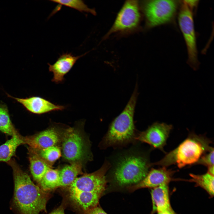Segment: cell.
I'll list each match as a JSON object with an SVG mask.
<instances>
[{"label":"cell","instance_id":"1","mask_svg":"<svg viewBox=\"0 0 214 214\" xmlns=\"http://www.w3.org/2000/svg\"><path fill=\"white\" fill-rule=\"evenodd\" d=\"M13 173L14 190L13 205L19 214H39L46 211L49 195L35 185L28 174L20 167L15 160L7 163Z\"/></svg>","mask_w":214,"mask_h":214},{"label":"cell","instance_id":"2","mask_svg":"<svg viewBox=\"0 0 214 214\" xmlns=\"http://www.w3.org/2000/svg\"><path fill=\"white\" fill-rule=\"evenodd\" d=\"M152 166L147 155L130 149L119 155L110 169H112L114 181L119 185L124 186L139 183L146 176Z\"/></svg>","mask_w":214,"mask_h":214},{"label":"cell","instance_id":"3","mask_svg":"<svg viewBox=\"0 0 214 214\" xmlns=\"http://www.w3.org/2000/svg\"><path fill=\"white\" fill-rule=\"evenodd\" d=\"M212 141L206 136L191 132L175 149L166 153L159 161L152 165L167 167L176 165L179 168L195 164L205 153L214 149Z\"/></svg>","mask_w":214,"mask_h":214},{"label":"cell","instance_id":"4","mask_svg":"<svg viewBox=\"0 0 214 214\" xmlns=\"http://www.w3.org/2000/svg\"><path fill=\"white\" fill-rule=\"evenodd\" d=\"M137 96L136 86L123 110L110 124L100 143L102 149L123 146L135 140L136 135L133 117Z\"/></svg>","mask_w":214,"mask_h":214},{"label":"cell","instance_id":"5","mask_svg":"<svg viewBox=\"0 0 214 214\" xmlns=\"http://www.w3.org/2000/svg\"><path fill=\"white\" fill-rule=\"evenodd\" d=\"M77 127L67 129L62 134V155L70 163H84L92 159L89 141Z\"/></svg>","mask_w":214,"mask_h":214},{"label":"cell","instance_id":"6","mask_svg":"<svg viewBox=\"0 0 214 214\" xmlns=\"http://www.w3.org/2000/svg\"><path fill=\"white\" fill-rule=\"evenodd\" d=\"M179 3L176 0L142 1L141 8L145 17L146 28L151 29L171 22L175 15Z\"/></svg>","mask_w":214,"mask_h":214},{"label":"cell","instance_id":"7","mask_svg":"<svg viewBox=\"0 0 214 214\" xmlns=\"http://www.w3.org/2000/svg\"><path fill=\"white\" fill-rule=\"evenodd\" d=\"M179 26L186 46L188 64L194 70H197L200 63L198 58L196 37L193 13L183 1L178 16Z\"/></svg>","mask_w":214,"mask_h":214},{"label":"cell","instance_id":"8","mask_svg":"<svg viewBox=\"0 0 214 214\" xmlns=\"http://www.w3.org/2000/svg\"><path fill=\"white\" fill-rule=\"evenodd\" d=\"M140 9L138 1H126L104 39L107 38L114 33L130 32L137 28L141 19Z\"/></svg>","mask_w":214,"mask_h":214},{"label":"cell","instance_id":"9","mask_svg":"<svg viewBox=\"0 0 214 214\" xmlns=\"http://www.w3.org/2000/svg\"><path fill=\"white\" fill-rule=\"evenodd\" d=\"M110 166V163L106 160L96 171L76 178L69 186V192L84 191L103 193L107 183L106 174Z\"/></svg>","mask_w":214,"mask_h":214},{"label":"cell","instance_id":"10","mask_svg":"<svg viewBox=\"0 0 214 214\" xmlns=\"http://www.w3.org/2000/svg\"><path fill=\"white\" fill-rule=\"evenodd\" d=\"M171 125L155 122L136 136L135 140L147 143L165 152L164 147L172 129Z\"/></svg>","mask_w":214,"mask_h":214},{"label":"cell","instance_id":"11","mask_svg":"<svg viewBox=\"0 0 214 214\" xmlns=\"http://www.w3.org/2000/svg\"><path fill=\"white\" fill-rule=\"evenodd\" d=\"M176 171L165 167L158 169L152 168L142 180L129 187V189L130 191H133L141 188H153L163 185H169L172 181L176 180L173 177Z\"/></svg>","mask_w":214,"mask_h":214},{"label":"cell","instance_id":"12","mask_svg":"<svg viewBox=\"0 0 214 214\" xmlns=\"http://www.w3.org/2000/svg\"><path fill=\"white\" fill-rule=\"evenodd\" d=\"M62 134L57 128L52 127L33 135L23 137L24 143L33 149L42 150L57 146L62 141Z\"/></svg>","mask_w":214,"mask_h":214},{"label":"cell","instance_id":"13","mask_svg":"<svg viewBox=\"0 0 214 214\" xmlns=\"http://www.w3.org/2000/svg\"><path fill=\"white\" fill-rule=\"evenodd\" d=\"M7 96L21 104L29 111L32 113L40 115L48 112L62 111L66 107L56 105L49 100L40 97L33 96L26 98L13 97L7 94Z\"/></svg>","mask_w":214,"mask_h":214},{"label":"cell","instance_id":"14","mask_svg":"<svg viewBox=\"0 0 214 214\" xmlns=\"http://www.w3.org/2000/svg\"><path fill=\"white\" fill-rule=\"evenodd\" d=\"M86 53L76 56L71 53H64L60 56L54 64L48 63L49 70L53 74L51 81L56 84L64 81V76L70 71L77 61Z\"/></svg>","mask_w":214,"mask_h":214},{"label":"cell","instance_id":"15","mask_svg":"<svg viewBox=\"0 0 214 214\" xmlns=\"http://www.w3.org/2000/svg\"><path fill=\"white\" fill-rule=\"evenodd\" d=\"M152 213L164 211L171 207L168 185H161L152 189L151 192Z\"/></svg>","mask_w":214,"mask_h":214},{"label":"cell","instance_id":"16","mask_svg":"<svg viewBox=\"0 0 214 214\" xmlns=\"http://www.w3.org/2000/svg\"><path fill=\"white\" fill-rule=\"evenodd\" d=\"M71 200L84 211L97 205L103 193L75 191L69 192Z\"/></svg>","mask_w":214,"mask_h":214},{"label":"cell","instance_id":"17","mask_svg":"<svg viewBox=\"0 0 214 214\" xmlns=\"http://www.w3.org/2000/svg\"><path fill=\"white\" fill-rule=\"evenodd\" d=\"M28 154L29 167L34 180L39 183L51 166L43 160L31 148L29 147Z\"/></svg>","mask_w":214,"mask_h":214},{"label":"cell","instance_id":"18","mask_svg":"<svg viewBox=\"0 0 214 214\" xmlns=\"http://www.w3.org/2000/svg\"><path fill=\"white\" fill-rule=\"evenodd\" d=\"M23 144V136L18 132L13 134L10 139L0 146V162L9 161L15 155L17 147Z\"/></svg>","mask_w":214,"mask_h":214},{"label":"cell","instance_id":"19","mask_svg":"<svg viewBox=\"0 0 214 214\" xmlns=\"http://www.w3.org/2000/svg\"><path fill=\"white\" fill-rule=\"evenodd\" d=\"M83 165L80 163H73L64 166L59 171L60 186L71 185L82 172Z\"/></svg>","mask_w":214,"mask_h":214},{"label":"cell","instance_id":"20","mask_svg":"<svg viewBox=\"0 0 214 214\" xmlns=\"http://www.w3.org/2000/svg\"><path fill=\"white\" fill-rule=\"evenodd\" d=\"M40 187L47 192L60 187L59 171L51 168L45 174L39 183Z\"/></svg>","mask_w":214,"mask_h":214},{"label":"cell","instance_id":"21","mask_svg":"<svg viewBox=\"0 0 214 214\" xmlns=\"http://www.w3.org/2000/svg\"><path fill=\"white\" fill-rule=\"evenodd\" d=\"M191 178L188 181L195 183V186L203 188L212 197L214 196V175L207 172L201 174H189Z\"/></svg>","mask_w":214,"mask_h":214},{"label":"cell","instance_id":"22","mask_svg":"<svg viewBox=\"0 0 214 214\" xmlns=\"http://www.w3.org/2000/svg\"><path fill=\"white\" fill-rule=\"evenodd\" d=\"M0 131L11 136L18 132L12 122L7 106L0 103Z\"/></svg>","mask_w":214,"mask_h":214},{"label":"cell","instance_id":"23","mask_svg":"<svg viewBox=\"0 0 214 214\" xmlns=\"http://www.w3.org/2000/svg\"><path fill=\"white\" fill-rule=\"evenodd\" d=\"M30 148L43 160L51 166L62 155L61 149L57 146H54L40 150H34Z\"/></svg>","mask_w":214,"mask_h":214},{"label":"cell","instance_id":"24","mask_svg":"<svg viewBox=\"0 0 214 214\" xmlns=\"http://www.w3.org/2000/svg\"><path fill=\"white\" fill-rule=\"evenodd\" d=\"M51 1L74 9L81 12L89 13L96 15V13L94 9L89 8L84 1L80 0H51Z\"/></svg>","mask_w":214,"mask_h":214},{"label":"cell","instance_id":"25","mask_svg":"<svg viewBox=\"0 0 214 214\" xmlns=\"http://www.w3.org/2000/svg\"><path fill=\"white\" fill-rule=\"evenodd\" d=\"M195 164L207 167L214 165V149L203 155Z\"/></svg>","mask_w":214,"mask_h":214},{"label":"cell","instance_id":"26","mask_svg":"<svg viewBox=\"0 0 214 214\" xmlns=\"http://www.w3.org/2000/svg\"><path fill=\"white\" fill-rule=\"evenodd\" d=\"M83 214H107L100 207L97 206L84 211Z\"/></svg>","mask_w":214,"mask_h":214},{"label":"cell","instance_id":"27","mask_svg":"<svg viewBox=\"0 0 214 214\" xmlns=\"http://www.w3.org/2000/svg\"><path fill=\"white\" fill-rule=\"evenodd\" d=\"M183 1L192 12L193 10L196 8L199 3L198 0H184Z\"/></svg>","mask_w":214,"mask_h":214},{"label":"cell","instance_id":"28","mask_svg":"<svg viewBox=\"0 0 214 214\" xmlns=\"http://www.w3.org/2000/svg\"><path fill=\"white\" fill-rule=\"evenodd\" d=\"M64 204H62L49 214H65Z\"/></svg>","mask_w":214,"mask_h":214},{"label":"cell","instance_id":"29","mask_svg":"<svg viewBox=\"0 0 214 214\" xmlns=\"http://www.w3.org/2000/svg\"><path fill=\"white\" fill-rule=\"evenodd\" d=\"M158 214H177L172 209V208L157 213Z\"/></svg>","mask_w":214,"mask_h":214},{"label":"cell","instance_id":"30","mask_svg":"<svg viewBox=\"0 0 214 214\" xmlns=\"http://www.w3.org/2000/svg\"><path fill=\"white\" fill-rule=\"evenodd\" d=\"M207 167V173L214 175V165Z\"/></svg>","mask_w":214,"mask_h":214}]
</instances>
